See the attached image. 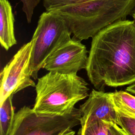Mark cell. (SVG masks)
I'll return each instance as SVG.
<instances>
[{
    "mask_svg": "<svg viewBox=\"0 0 135 135\" xmlns=\"http://www.w3.org/2000/svg\"><path fill=\"white\" fill-rule=\"evenodd\" d=\"M13 95L0 103V135H9L12 131L15 113L12 103Z\"/></svg>",
    "mask_w": 135,
    "mask_h": 135,
    "instance_id": "obj_10",
    "label": "cell"
},
{
    "mask_svg": "<svg viewBox=\"0 0 135 135\" xmlns=\"http://www.w3.org/2000/svg\"><path fill=\"white\" fill-rule=\"evenodd\" d=\"M81 118L79 109L59 115L37 113L33 109L24 106L15 113L9 135H59L81 124Z\"/></svg>",
    "mask_w": 135,
    "mask_h": 135,
    "instance_id": "obj_5",
    "label": "cell"
},
{
    "mask_svg": "<svg viewBox=\"0 0 135 135\" xmlns=\"http://www.w3.org/2000/svg\"><path fill=\"white\" fill-rule=\"evenodd\" d=\"M14 16L8 0H0V42L6 51L17 43L14 33Z\"/></svg>",
    "mask_w": 135,
    "mask_h": 135,
    "instance_id": "obj_9",
    "label": "cell"
},
{
    "mask_svg": "<svg viewBox=\"0 0 135 135\" xmlns=\"http://www.w3.org/2000/svg\"><path fill=\"white\" fill-rule=\"evenodd\" d=\"M88 51L80 41L71 38L54 50L45 60L43 68L49 72L75 74L87 67Z\"/></svg>",
    "mask_w": 135,
    "mask_h": 135,
    "instance_id": "obj_7",
    "label": "cell"
},
{
    "mask_svg": "<svg viewBox=\"0 0 135 135\" xmlns=\"http://www.w3.org/2000/svg\"><path fill=\"white\" fill-rule=\"evenodd\" d=\"M98 90L135 82V21L124 19L92 37L86 69Z\"/></svg>",
    "mask_w": 135,
    "mask_h": 135,
    "instance_id": "obj_1",
    "label": "cell"
},
{
    "mask_svg": "<svg viewBox=\"0 0 135 135\" xmlns=\"http://www.w3.org/2000/svg\"><path fill=\"white\" fill-rule=\"evenodd\" d=\"M88 85L86 82L76 73L49 72L38 79L33 109L39 114H70L75 109L78 102L89 97Z\"/></svg>",
    "mask_w": 135,
    "mask_h": 135,
    "instance_id": "obj_3",
    "label": "cell"
},
{
    "mask_svg": "<svg viewBox=\"0 0 135 135\" xmlns=\"http://www.w3.org/2000/svg\"><path fill=\"white\" fill-rule=\"evenodd\" d=\"M126 91L129 93H131L135 94V83L128 86L126 88Z\"/></svg>",
    "mask_w": 135,
    "mask_h": 135,
    "instance_id": "obj_17",
    "label": "cell"
},
{
    "mask_svg": "<svg viewBox=\"0 0 135 135\" xmlns=\"http://www.w3.org/2000/svg\"><path fill=\"white\" fill-rule=\"evenodd\" d=\"M110 123L101 120H94L81 126L78 135H107Z\"/></svg>",
    "mask_w": 135,
    "mask_h": 135,
    "instance_id": "obj_12",
    "label": "cell"
},
{
    "mask_svg": "<svg viewBox=\"0 0 135 135\" xmlns=\"http://www.w3.org/2000/svg\"><path fill=\"white\" fill-rule=\"evenodd\" d=\"M107 135H127V134L118 124L110 122L108 127Z\"/></svg>",
    "mask_w": 135,
    "mask_h": 135,
    "instance_id": "obj_16",
    "label": "cell"
},
{
    "mask_svg": "<svg viewBox=\"0 0 135 135\" xmlns=\"http://www.w3.org/2000/svg\"><path fill=\"white\" fill-rule=\"evenodd\" d=\"M32 42L24 44L3 68L1 73L0 103L7 97L28 86L35 87L31 78L30 62Z\"/></svg>",
    "mask_w": 135,
    "mask_h": 135,
    "instance_id": "obj_6",
    "label": "cell"
},
{
    "mask_svg": "<svg viewBox=\"0 0 135 135\" xmlns=\"http://www.w3.org/2000/svg\"><path fill=\"white\" fill-rule=\"evenodd\" d=\"M75 131L73 130L72 129H71L62 132L59 135H75Z\"/></svg>",
    "mask_w": 135,
    "mask_h": 135,
    "instance_id": "obj_18",
    "label": "cell"
},
{
    "mask_svg": "<svg viewBox=\"0 0 135 135\" xmlns=\"http://www.w3.org/2000/svg\"><path fill=\"white\" fill-rule=\"evenodd\" d=\"M79 109L81 113V126L94 120L117 124V112L110 93L92 90L88 99L80 106Z\"/></svg>",
    "mask_w": 135,
    "mask_h": 135,
    "instance_id": "obj_8",
    "label": "cell"
},
{
    "mask_svg": "<svg viewBox=\"0 0 135 135\" xmlns=\"http://www.w3.org/2000/svg\"><path fill=\"white\" fill-rule=\"evenodd\" d=\"M72 33L62 16L55 11H45L39 17L31 41L30 62L31 76L37 79L38 72L48 56L57 47L72 38Z\"/></svg>",
    "mask_w": 135,
    "mask_h": 135,
    "instance_id": "obj_4",
    "label": "cell"
},
{
    "mask_svg": "<svg viewBox=\"0 0 135 135\" xmlns=\"http://www.w3.org/2000/svg\"><path fill=\"white\" fill-rule=\"evenodd\" d=\"M41 0H21L22 3V11L24 12L26 21L30 23L36 7Z\"/></svg>",
    "mask_w": 135,
    "mask_h": 135,
    "instance_id": "obj_15",
    "label": "cell"
},
{
    "mask_svg": "<svg viewBox=\"0 0 135 135\" xmlns=\"http://www.w3.org/2000/svg\"><path fill=\"white\" fill-rule=\"evenodd\" d=\"M116 109L119 110V111H120L122 113H124V114H126L127 115H129L130 117H133V118H135V113H132V112H127V111H120V110H118L117 109Z\"/></svg>",
    "mask_w": 135,
    "mask_h": 135,
    "instance_id": "obj_19",
    "label": "cell"
},
{
    "mask_svg": "<svg viewBox=\"0 0 135 135\" xmlns=\"http://www.w3.org/2000/svg\"><path fill=\"white\" fill-rule=\"evenodd\" d=\"M132 17H133V20L135 21V11L133 12V13L132 14Z\"/></svg>",
    "mask_w": 135,
    "mask_h": 135,
    "instance_id": "obj_20",
    "label": "cell"
},
{
    "mask_svg": "<svg viewBox=\"0 0 135 135\" xmlns=\"http://www.w3.org/2000/svg\"><path fill=\"white\" fill-rule=\"evenodd\" d=\"M135 0H89L55 11L65 20L73 35L80 41L93 37L103 28L132 15Z\"/></svg>",
    "mask_w": 135,
    "mask_h": 135,
    "instance_id": "obj_2",
    "label": "cell"
},
{
    "mask_svg": "<svg viewBox=\"0 0 135 135\" xmlns=\"http://www.w3.org/2000/svg\"><path fill=\"white\" fill-rule=\"evenodd\" d=\"M110 94L115 108L135 113V96L124 91H115Z\"/></svg>",
    "mask_w": 135,
    "mask_h": 135,
    "instance_id": "obj_11",
    "label": "cell"
},
{
    "mask_svg": "<svg viewBox=\"0 0 135 135\" xmlns=\"http://www.w3.org/2000/svg\"><path fill=\"white\" fill-rule=\"evenodd\" d=\"M46 11H51L63 7L78 4L89 0H42Z\"/></svg>",
    "mask_w": 135,
    "mask_h": 135,
    "instance_id": "obj_14",
    "label": "cell"
},
{
    "mask_svg": "<svg viewBox=\"0 0 135 135\" xmlns=\"http://www.w3.org/2000/svg\"><path fill=\"white\" fill-rule=\"evenodd\" d=\"M118 115L117 124L127 135H135V118L127 115L115 109Z\"/></svg>",
    "mask_w": 135,
    "mask_h": 135,
    "instance_id": "obj_13",
    "label": "cell"
}]
</instances>
